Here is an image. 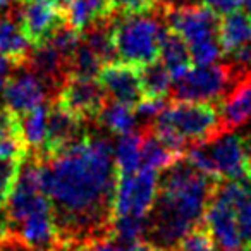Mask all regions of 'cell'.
I'll list each match as a JSON object with an SVG mask.
<instances>
[{
	"label": "cell",
	"mask_w": 251,
	"mask_h": 251,
	"mask_svg": "<svg viewBox=\"0 0 251 251\" xmlns=\"http://www.w3.org/2000/svg\"><path fill=\"white\" fill-rule=\"evenodd\" d=\"M117 169L108 138L88 131L77 143L42 160V189L62 243L108 234Z\"/></svg>",
	"instance_id": "6da1fadb"
},
{
	"label": "cell",
	"mask_w": 251,
	"mask_h": 251,
	"mask_svg": "<svg viewBox=\"0 0 251 251\" xmlns=\"http://www.w3.org/2000/svg\"><path fill=\"white\" fill-rule=\"evenodd\" d=\"M219 179L179 158L158 177V193L147 217V241L157 251H174L179 241L205 217Z\"/></svg>",
	"instance_id": "7a4b0ae2"
},
{
	"label": "cell",
	"mask_w": 251,
	"mask_h": 251,
	"mask_svg": "<svg viewBox=\"0 0 251 251\" xmlns=\"http://www.w3.org/2000/svg\"><path fill=\"white\" fill-rule=\"evenodd\" d=\"M165 28L158 5L151 11L133 14L112 12V35L117 59L138 67L157 60Z\"/></svg>",
	"instance_id": "3957f363"
},
{
	"label": "cell",
	"mask_w": 251,
	"mask_h": 251,
	"mask_svg": "<svg viewBox=\"0 0 251 251\" xmlns=\"http://www.w3.org/2000/svg\"><path fill=\"white\" fill-rule=\"evenodd\" d=\"M186 160L213 179L246 177V138L234 131L206 143H195L186 150Z\"/></svg>",
	"instance_id": "277c9868"
},
{
	"label": "cell",
	"mask_w": 251,
	"mask_h": 251,
	"mask_svg": "<svg viewBox=\"0 0 251 251\" xmlns=\"http://www.w3.org/2000/svg\"><path fill=\"white\" fill-rule=\"evenodd\" d=\"M244 71L248 69H243L234 62L193 67L184 76L176 79L171 97L177 101L219 105Z\"/></svg>",
	"instance_id": "5b68a950"
},
{
	"label": "cell",
	"mask_w": 251,
	"mask_h": 251,
	"mask_svg": "<svg viewBox=\"0 0 251 251\" xmlns=\"http://www.w3.org/2000/svg\"><path fill=\"white\" fill-rule=\"evenodd\" d=\"M158 115L188 141L189 147L195 143H206L227 133L219 108L213 103L171 100Z\"/></svg>",
	"instance_id": "8992f818"
},
{
	"label": "cell",
	"mask_w": 251,
	"mask_h": 251,
	"mask_svg": "<svg viewBox=\"0 0 251 251\" xmlns=\"http://www.w3.org/2000/svg\"><path fill=\"white\" fill-rule=\"evenodd\" d=\"M158 193V174L150 167H141L133 174L119 176L115 182L112 219L138 217L147 219Z\"/></svg>",
	"instance_id": "52a82bcc"
},
{
	"label": "cell",
	"mask_w": 251,
	"mask_h": 251,
	"mask_svg": "<svg viewBox=\"0 0 251 251\" xmlns=\"http://www.w3.org/2000/svg\"><path fill=\"white\" fill-rule=\"evenodd\" d=\"M16 16L19 26L25 31L31 47L49 42L50 36L62 25H66V14L60 2H47V0H21L11 11Z\"/></svg>",
	"instance_id": "ba28073f"
},
{
	"label": "cell",
	"mask_w": 251,
	"mask_h": 251,
	"mask_svg": "<svg viewBox=\"0 0 251 251\" xmlns=\"http://www.w3.org/2000/svg\"><path fill=\"white\" fill-rule=\"evenodd\" d=\"M164 23L169 29L177 33L188 45L206 38H219V16L205 4L164 11Z\"/></svg>",
	"instance_id": "9c48e42d"
},
{
	"label": "cell",
	"mask_w": 251,
	"mask_h": 251,
	"mask_svg": "<svg viewBox=\"0 0 251 251\" xmlns=\"http://www.w3.org/2000/svg\"><path fill=\"white\" fill-rule=\"evenodd\" d=\"M53 100L83 121L95 122L108 98L97 77L69 76Z\"/></svg>",
	"instance_id": "30bf717a"
},
{
	"label": "cell",
	"mask_w": 251,
	"mask_h": 251,
	"mask_svg": "<svg viewBox=\"0 0 251 251\" xmlns=\"http://www.w3.org/2000/svg\"><path fill=\"white\" fill-rule=\"evenodd\" d=\"M86 124V121L74 115L55 100H50L49 117H47V138L42 150L36 155L42 160H47L50 157H55L66 148L73 147L88 133Z\"/></svg>",
	"instance_id": "8fae6325"
},
{
	"label": "cell",
	"mask_w": 251,
	"mask_h": 251,
	"mask_svg": "<svg viewBox=\"0 0 251 251\" xmlns=\"http://www.w3.org/2000/svg\"><path fill=\"white\" fill-rule=\"evenodd\" d=\"M2 95H4L5 107L16 115H25L26 112L52 100L47 84L26 66L19 67L12 74Z\"/></svg>",
	"instance_id": "7c38bea8"
},
{
	"label": "cell",
	"mask_w": 251,
	"mask_h": 251,
	"mask_svg": "<svg viewBox=\"0 0 251 251\" xmlns=\"http://www.w3.org/2000/svg\"><path fill=\"white\" fill-rule=\"evenodd\" d=\"M108 100L136 105L143 98L140 67L127 62L105 64L97 76Z\"/></svg>",
	"instance_id": "4fadbf2b"
},
{
	"label": "cell",
	"mask_w": 251,
	"mask_h": 251,
	"mask_svg": "<svg viewBox=\"0 0 251 251\" xmlns=\"http://www.w3.org/2000/svg\"><path fill=\"white\" fill-rule=\"evenodd\" d=\"M203 222L212 234L215 244L224 251H244L232 205L217 195L215 189L205 210Z\"/></svg>",
	"instance_id": "5bb4252c"
},
{
	"label": "cell",
	"mask_w": 251,
	"mask_h": 251,
	"mask_svg": "<svg viewBox=\"0 0 251 251\" xmlns=\"http://www.w3.org/2000/svg\"><path fill=\"white\" fill-rule=\"evenodd\" d=\"M217 108L227 133L251 121V71L241 74Z\"/></svg>",
	"instance_id": "9a60e30c"
},
{
	"label": "cell",
	"mask_w": 251,
	"mask_h": 251,
	"mask_svg": "<svg viewBox=\"0 0 251 251\" xmlns=\"http://www.w3.org/2000/svg\"><path fill=\"white\" fill-rule=\"evenodd\" d=\"M31 43L26 38L14 14H0V55L11 57L21 66H26Z\"/></svg>",
	"instance_id": "2e32d148"
},
{
	"label": "cell",
	"mask_w": 251,
	"mask_h": 251,
	"mask_svg": "<svg viewBox=\"0 0 251 251\" xmlns=\"http://www.w3.org/2000/svg\"><path fill=\"white\" fill-rule=\"evenodd\" d=\"M162 64L169 71L172 81L179 79L191 69V53H189V45L172 29L165 28L160 42V53Z\"/></svg>",
	"instance_id": "e0dca14e"
},
{
	"label": "cell",
	"mask_w": 251,
	"mask_h": 251,
	"mask_svg": "<svg viewBox=\"0 0 251 251\" xmlns=\"http://www.w3.org/2000/svg\"><path fill=\"white\" fill-rule=\"evenodd\" d=\"M60 4L66 14V23L77 31H83L112 14L107 0H62Z\"/></svg>",
	"instance_id": "ac0fdd59"
},
{
	"label": "cell",
	"mask_w": 251,
	"mask_h": 251,
	"mask_svg": "<svg viewBox=\"0 0 251 251\" xmlns=\"http://www.w3.org/2000/svg\"><path fill=\"white\" fill-rule=\"evenodd\" d=\"M219 43L229 55L239 47L251 43V16L246 12H230L219 23Z\"/></svg>",
	"instance_id": "d6986e66"
},
{
	"label": "cell",
	"mask_w": 251,
	"mask_h": 251,
	"mask_svg": "<svg viewBox=\"0 0 251 251\" xmlns=\"http://www.w3.org/2000/svg\"><path fill=\"white\" fill-rule=\"evenodd\" d=\"M141 133V167H150L153 171H165L172 164L182 158L181 155L171 151L151 131L150 126H143Z\"/></svg>",
	"instance_id": "ffe728a7"
},
{
	"label": "cell",
	"mask_w": 251,
	"mask_h": 251,
	"mask_svg": "<svg viewBox=\"0 0 251 251\" xmlns=\"http://www.w3.org/2000/svg\"><path fill=\"white\" fill-rule=\"evenodd\" d=\"M136 112H134L133 105L122 103V101H114L107 100L103 105V108L98 114L97 121L98 124L107 129L108 133L122 136L126 133H131L136 126Z\"/></svg>",
	"instance_id": "44dd1931"
},
{
	"label": "cell",
	"mask_w": 251,
	"mask_h": 251,
	"mask_svg": "<svg viewBox=\"0 0 251 251\" xmlns=\"http://www.w3.org/2000/svg\"><path fill=\"white\" fill-rule=\"evenodd\" d=\"M114 162L119 176L133 174L141 169V133L131 131L119 138L114 150Z\"/></svg>",
	"instance_id": "7402d4cb"
},
{
	"label": "cell",
	"mask_w": 251,
	"mask_h": 251,
	"mask_svg": "<svg viewBox=\"0 0 251 251\" xmlns=\"http://www.w3.org/2000/svg\"><path fill=\"white\" fill-rule=\"evenodd\" d=\"M47 117H49V105H40L33 110L19 115L21 122V133L26 141L28 151L38 153L42 150L47 138Z\"/></svg>",
	"instance_id": "603a6c76"
},
{
	"label": "cell",
	"mask_w": 251,
	"mask_h": 251,
	"mask_svg": "<svg viewBox=\"0 0 251 251\" xmlns=\"http://www.w3.org/2000/svg\"><path fill=\"white\" fill-rule=\"evenodd\" d=\"M140 79L143 98H164L171 93L172 77L164 64L158 60L140 67Z\"/></svg>",
	"instance_id": "cb8c5ba5"
},
{
	"label": "cell",
	"mask_w": 251,
	"mask_h": 251,
	"mask_svg": "<svg viewBox=\"0 0 251 251\" xmlns=\"http://www.w3.org/2000/svg\"><path fill=\"white\" fill-rule=\"evenodd\" d=\"M101 67H103V62L100 60V57L81 42L69 62V76L97 77Z\"/></svg>",
	"instance_id": "d4e9b609"
},
{
	"label": "cell",
	"mask_w": 251,
	"mask_h": 251,
	"mask_svg": "<svg viewBox=\"0 0 251 251\" xmlns=\"http://www.w3.org/2000/svg\"><path fill=\"white\" fill-rule=\"evenodd\" d=\"M174 251H217V244L205 222L193 227L176 246Z\"/></svg>",
	"instance_id": "484cf974"
},
{
	"label": "cell",
	"mask_w": 251,
	"mask_h": 251,
	"mask_svg": "<svg viewBox=\"0 0 251 251\" xmlns=\"http://www.w3.org/2000/svg\"><path fill=\"white\" fill-rule=\"evenodd\" d=\"M189 53H191V60L196 66H210L220 59L222 47L219 43V38H206L201 42L191 43Z\"/></svg>",
	"instance_id": "4316f807"
},
{
	"label": "cell",
	"mask_w": 251,
	"mask_h": 251,
	"mask_svg": "<svg viewBox=\"0 0 251 251\" xmlns=\"http://www.w3.org/2000/svg\"><path fill=\"white\" fill-rule=\"evenodd\" d=\"M19 167H21L19 160L0 158V208H5L7 205V200L18 181Z\"/></svg>",
	"instance_id": "83f0119b"
},
{
	"label": "cell",
	"mask_w": 251,
	"mask_h": 251,
	"mask_svg": "<svg viewBox=\"0 0 251 251\" xmlns=\"http://www.w3.org/2000/svg\"><path fill=\"white\" fill-rule=\"evenodd\" d=\"M112 12L117 14H133V12H145L157 7V0H107Z\"/></svg>",
	"instance_id": "f1b7e54d"
},
{
	"label": "cell",
	"mask_w": 251,
	"mask_h": 251,
	"mask_svg": "<svg viewBox=\"0 0 251 251\" xmlns=\"http://www.w3.org/2000/svg\"><path fill=\"white\" fill-rule=\"evenodd\" d=\"M165 100L164 98H141L140 101L134 107V112H136V117L145 121L147 124H150L158 114L165 108Z\"/></svg>",
	"instance_id": "f546056e"
},
{
	"label": "cell",
	"mask_w": 251,
	"mask_h": 251,
	"mask_svg": "<svg viewBox=\"0 0 251 251\" xmlns=\"http://www.w3.org/2000/svg\"><path fill=\"white\" fill-rule=\"evenodd\" d=\"M14 134H23L19 115H16L7 107L0 105V141L9 136H14Z\"/></svg>",
	"instance_id": "4dcf8cb0"
},
{
	"label": "cell",
	"mask_w": 251,
	"mask_h": 251,
	"mask_svg": "<svg viewBox=\"0 0 251 251\" xmlns=\"http://www.w3.org/2000/svg\"><path fill=\"white\" fill-rule=\"evenodd\" d=\"M244 0H203V4L210 7L217 16H227L241 9Z\"/></svg>",
	"instance_id": "1f68e13d"
},
{
	"label": "cell",
	"mask_w": 251,
	"mask_h": 251,
	"mask_svg": "<svg viewBox=\"0 0 251 251\" xmlns=\"http://www.w3.org/2000/svg\"><path fill=\"white\" fill-rule=\"evenodd\" d=\"M19 67H23V66L16 62V60H12L11 57L0 55V93L4 91L5 84L9 83V79L12 77V74H14Z\"/></svg>",
	"instance_id": "d6a6232c"
},
{
	"label": "cell",
	"mask_w": 251,
	"mask_h": 251,
	"mask_svg": "<svg viewBox=\"0 0 251 251\" xmlns=\"http://www.w3.org/2000/svg\"><path fill=\"white\" fill-rule=\"evenodd\" d=\"M0 251H33L14 234H9L4 241H0Z\"/></svg>",
	"instance_id": "836d02e7"
},
{
	"label": "cell",
	"mask_w": 251,
	"mask_h": 251,
	"mask_svg": "<svg viewBox=\"0 0 251 251\" xmlns=\"http://www.w3.org/2000/svg\"><path fill=\"white\" fill-rule=\"evenodd\" d=\"M59 251H93L91 241H66Z\"/></svg>",
	"instance_id": "e575fe53"
},
{
	"label": "cell",
	"mask_w": 251,
	"mask_h": 251,
	"mask_svg": "<svg viewBox=\"0 0 251 251\" xmlns=\"http://www.w3.org/2000/svg\"><path fill=\"white\" fill-rule=\"evenodd\" d=\"M195 4H200V0H157V5L160 9H164V11L186 7V5H195Z\"/></svg>",
	"instance_id": "d590c367"
},
{
	"label": "cell",
	"mask_w": 251,
	"mask_h": 251,
	"mask_svg": "<svg viewBox=\"0 0 251 251\" xmlns=\"http://www.w3.org/2000/svg\"><path fill=\"white\" fill-rule=\"evenodd\" d=\"M91 246H93V251H121L108 236L93 239L91 241Z\"/></svg>",
	"instance_id": "8d00e7d4"
},
{
	"label": "cell",
	"mask_w": 251,
	"mask_h": 251,
	"mask_svg": "<svg viewBox=\"0 0 251 251\" xmlns=\"http://www.w3.org/2000/svg\"><path fill=\"white\" fill-rule=\"evenodd\" d=\"M11 234V222L5 208H0V241H4L5 237Z\"/></svg>",
	"instance_id": "74e56055"
},
{
	"label": "cell",
	"mask_w": 251,
	"mask_h": 251,
	"mask_svg": "<svg viewBox=\"0 0 251 251\" xmlns=\"http://www.w3.org/2000/svg\"><path fill=\"white\" fill-rule=\"evenodd\" d=\"M21 0H0V14H7L11 12Z\"/></svg>",
	"instance_id": "f35d334b"
},
{
	"label": "cell",
	"mask_w": 251,
	"mask_h": 251,
	"mask_svg": "<svg viewBox=\"0 0 251 251\" xmlns=\"http://www.w3.org/2000/svg\"><path fill=\"white\" fill-rule=\"evenodd\" d=\"M246 177L251 182V140H246Z\"/></svg>",
	"instance_id": "ab89813d"
},
{
	"label": "cell",
	"mask_w": 251,
	"mask_h": 251,
	"mask_svg": "<svg viewBox=\"0 0 251 251\" xmlns=\"http://www.w3.org/2000/svg\"><path fill=\"white\" fill-rule=\"evenodd\" d=\"M243 5H244V9H246V14L251 16V0H244Z\"/></svg>",
	"instance_id": "60d3db41"
},
{
	"label": "cell",
	"mask_w": 251,
	"mask_h": 251,
	"mask_svg": "<svg viewBox=\"0 0 251 251\" xmlns=\"http://www.w3.org/2000/svg\"><path fill=\"white\" fill-rule=\"evenodd\" d=\"M25 2H31V0H25ZM47 2H62V0H47Z\"/></svg>",
	"instance_id": "b9f144b4"
}]
</instances>
